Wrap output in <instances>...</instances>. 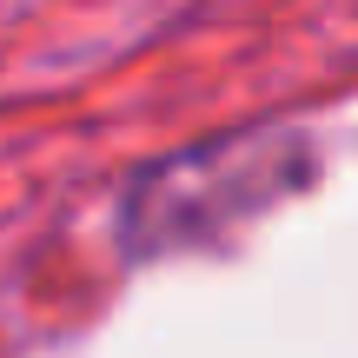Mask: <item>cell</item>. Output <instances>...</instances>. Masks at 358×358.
Returning <instances> with one entry per match:
<instances>
[{
    "label": "cell",
    "instance_id": "6da1fadb",
    "mask_svg": "<svg viewBox=\"0 0 358 358\" xmlns=\"http://www.w3.org/2000/svg\"><path fill=\"white\" fill-rule=\"evenodd\" d=\"M306 173L299 133H239V140L192 146L179 159H159L127 192V245L133 252H166L252 219L285 179Z\"/></svg>",
    "mask_w": 358,
    "mask_h": 358
}]
</instances>
